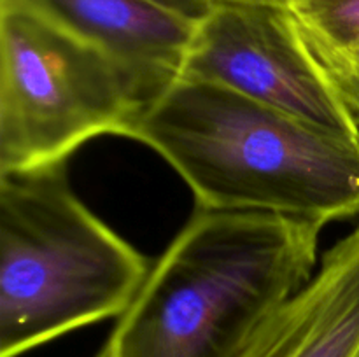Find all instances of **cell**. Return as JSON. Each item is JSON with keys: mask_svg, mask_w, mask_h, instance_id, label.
Returning a JSON list of instances; mask_svg holds the SVG:
<instances>
[{"mask_svg": "<svg viewBox=\"0 0 359 357\" xmlns=\"http://www.w3.org/2000/svg\"><path fill=\"white\" fill-rule=\"evenodd\" d=\"M146 104L132 74L102 49L0 4V174L67 163L100 135L128 139Z\"/></svg>", "mask_w": 359, "mask_h": 357, "instance_id": "277c9868", "label": "cell"}, {"mask_svg": "<svg viewBox=\"0 0 359 357\" xmlns=\"http://www.w3.org/2000/svg\"><path fill=\"white\" fill-rule=\"evenodd\" d=\"M128 139L181 175L198 210L276 214L321 226L359 216V136L226 88L174 80L144 105Z\"/></svg>", "mask_w": 359, "mask_h": 357, "instance_id": "6da1fadb", "label": "cell"}, {"mask_svg": "<svg viewBox=\"0 0 359 357\" xmlns=\"http://www.w3.org/2000/svg\"><path fill=\"white\" fill-rule=\"evenodd\" d=\"M226 2H241V4H256V6H269L277 7V9H287L298 2V0H226Z\"/></svg>", "mask_w": 359, "mask_h": 357, "instance_id": "8fae6325", "label": "cell"}, {"mask_svg": "<svg viewBox=\"0 0 359 357\" xmlns=\"http://www.w3.org/2000/svg\"><path fill=\"white\" fill-rule=\"evenodd\" d=\"M321 224L198 210L112 329L118 357H238L316 272Z\"/></svg>", "mask_w": 359, "mask_h": 357, "instance_id": "7a4b0ae2", "label": "cell"}, {"mask_svg": "<svg viewBox=\"0 0 359 357\" xmlns=\"http://www.w3.org/2000/svg\"><path fill=\"white\" fill-rule=\"evenodd\" d=\"M291 13L312 49L337 51L359 44V0H298Z\"/></svg>", "mask_w": 359, "mask_h": 357, "instance_id": "ba28073f", "label": "cell"}, {"mask_svg": "<svg viewBox=\"0 0 359 357\" xmlns=\"http://www.w3.org/2000/svg\"><path fill=\"white\" fill-rule=\"evenodd\" d=\"M312 52L359 126V44L337 51L312 49Z\"/></svg>", "mask_w": 359, "mask_h": 357, "instance_id": "9c48e42d", "label": "cell"}, {"mask_svg": "<svg viewBox=\"0 0 359 357\" xmlns=\"http://www.w3.org/2000/svg\"><path fill=\"white\" fill-rule=\"evenodd\" d=\"M149 272L74 195L67 163L0 174V357L121 317Z\"/></svg>", "mask_w": 359, "mask_h": 357, "instance_id": "3957f363", "label": "cell"}, {"mask_svg": "<svg viewBox=\"0 0 359 357\" xmlns=\"http://www.w3.org/2000/svg\"><path fill=\"white\" fill-rule=\"evenodd\" d=\"M179 79L216 84L321 128L359 136V126L287 9L217 0L196 23Z\"/></svg>", "mask_w": 359, "mask_h": 357, "instance_id": "5b68a950", "label": "cell"}, {"mask_svg": "<svg viewBox=\"0 0 359 357\" xmlns=\"http://www.w3.org/2000/svg\"><path fill=\"white\" fill-rule=\"evenodd\" d=\"M238 357H359V227L323 255Z\"/></svg>", "mask_w": 359, "mask_h": 357, "instance_id": "52a82bcc", "label": "cell"}, {"mask_svg": "<svg viewBox=\"0 0 359 357\" xmlns=\"http://www.w3.org/2000/svg\"><path fill=\"white\" fill-rule=\"evenodd\" d=\"M95 357H118V354H116V346H114V342L111 340V336H109L107 340H105V343L102 345V349L98 350L97 354H95Z\"/></svg>", "mask_w": 359, "mask_h": 357, "instance_id": "7c38bea8", "label": "cell"}, {"mask_svg": "<svg viewBox=\"0 0 359 357\" xmlns=\"http://www.w3.org/2000/svg\"><path fill=\"white\" fill-rule=\"evenodd\" d=\"M177 16L186 18L193 23H200L217 4V0H149Z\"/></svg>", "mask_w": 359, "mask_h": 357, "instance_id": "30bf717a", "label": "cell"}, {"mask_svg": "<svg viewBox=\"0 0 359 357\" xmlns=\"http://www.w3.org/2000/svg\"><path fill=\"white\" fill-rule=\"evenodd\" d=\"M27 9L121 63L146 102L179 79L196 23L149 0H0Z\"/></svg>", "mask_w": 359, "mask_h": 357, "instance_id": "8992f818", "label": "cell"}]
</instances>
